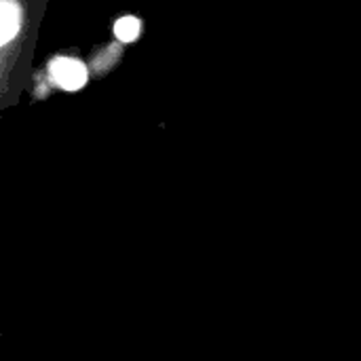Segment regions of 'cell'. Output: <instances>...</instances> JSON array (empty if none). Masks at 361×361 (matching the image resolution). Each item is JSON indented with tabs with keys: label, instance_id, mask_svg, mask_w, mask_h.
I'll use <instances>...</instances> for the list:
<instances>
[{
	"label": "cell",
	"instance_id": "3957f363",
	"mask_svg": "<svg viewBox=\"0 0 361 361\" xmlns=\"http://www.w3.org/2000/svg\"><path fill=\"white\" fill-rule=\"evenodd\" d=\"M142 32V23L135 17H123L114 23V34L123 42H133Z\"/></svg>",
	"mask_w": 361,
	"mask_h": 361
},
{
	"label": "cell",
	"instance_id": "7a4b0ae2",
	"mask_svg": "<svg viewBox=\"0 0 361 361\" xmlns=\"http://www.w3.org/2000/svg\"><path fill=\"white\" fill-rule=\"evenodd\" d=\"M21 23L19 6L13 0H0V44L8 42L17 32Z\"/></svg>",
	"mask_w": 361,
	"mask_h": 361
},
{
	"label": "cell",
	"instance_id": "6da1fadb",
	"mask_svg": "<svg viewBox=\"0 0 361 361\" xmlns=\"http://www.w3.org/2000/svg\"><path fill=\"white\" fill-rule=\"evenodd\" d=\"M51 76L66 91H76V89H80L87 82V76L89 74H87V68L78 59L57 57L51 63Z\"/></svg>",
	"mask_w": 361,
	"mask_h": 361
}]
</instances>
